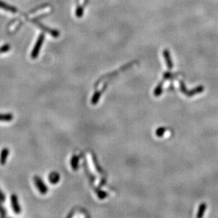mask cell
<instances>
[{
  "label": "cell",
  "mask_w": 218,
  "mask_h": 218,
  "mask_svg": "<svg viewBox=\"0 0 218 218\" xmlns=\"http://www.w3.org/2000/svg\"><path fill=\"white\" fill-rule=\"evenodd\" d=\"M45 40V35L43 34H41L39 36L38 39H37V42H36L35 47H34L33 51L31 52V58L32 59H35V58L37 57V56L39 55L41 47L43 45V43Z\"/></svg>",
  "instance_id": "cell-1"
},
{
  "label": "cell",
  "mask_w": 218,
  "mask_h": 218,
  "mask_svg": "<svg viewBox=\"0 0 218 218\" xmlns=\"http://www.w3.org/2000/svg\"><path fill=\"white\" fill-rule=\"evenodd\" d=\"M33 180L34 182H35V187H37L40 193H42V194H46L48 191V188L45 185V184L43 182V180L41 179V178L37 177V176H35V177H34Z\"/></svg>",
  "instance_id": "cell-2"
},
{
  "label": "cell",
  "mask_w": 218,
  "mask_h": 218,
  "mask_svg": "<svg viewBox=\"0 0 218 218\" xmlns=\"http://www.w3.org/2000/svg\"><path fill=\"white\" fill-rule=\"evenodd\" d=\"M11 203L12 208H13V212L17 215L21 213V207H20L19 203V199H18L17 196L16 194H12L11 196Z\"/></svg>",
  "instance_id": "cell-3"
},
{
  "label": "cell",
  "mask_w": 218,
  "mask_h": 218,
  "mask_svg": "<svg viewBox=\"0 0 218 218\" xmlns=\"http://www.w3.org/2000/svg\"><path fill=\"white\" fill-rule=\"evenodd\" d=\"M107 87V84H105V85L103 86V89L100 90V91H96L95 93H94L93 97H92V99H91V103L93 104V105H96V104L98 103L102 94H103V92L105 91L106 88Z\"/></svg>",
  "instance_id": "cell-4"
},
{
  "label": "cell",
  "mask_w": 218,
  "mask_h": 218,
  "mask_svg": "<svg viewBox=\"0 0 218 218\" xmlns=\"http://www.w3.org/2000/svg\"><path fill=\"white\" fill-rule=\"evenodd\" d=\"M9 154V149L7 148H4L1 150L0 153V165H4L7 163L8 156Z\"/></svg>",
  "instance_id": "cell-5"
},
{
  "label": "cell",
  "mask_w": 218,
  "mask_h": 218,
  "mask_svg": "<svg viewBox=\"0 0 218 218\" xmlns=\"http://www.w3.org/2000/svg\"><path fill=\"white\" fill-rule=\"evenodd\" d=\"M48 180L52 184H57L60 181V175L57 172H52L48 176Z\"/></svg>",
  "instance_id": "cell-6"
},
{
  "label": "cell",
  "mask_w": 218,
  "mask_h": 218,
  "mask_svg": "<svg viewBox=\"0 0 218 218\" xmlns=\"http://www.w3.org/2000/svg\"><path fill=\"white\" fill-rule=\"evenodd\" d=\"M79 160H80V156L77 155H73L71 157V161H70V164H71V167L72 169L74 171H76L79 169Z\"/></svg>",
  "instance_id": "cell-7"
},
{
  "label": "cell",
  "mask_w": 218,
  "mask_h": 218,
  "mask_svg": "<svg viewBox=\"0 0 218 218\" xmlns=\"http://www.w3.org/2000/svg\"><path fill=\"white\" fill-rule=\"evenodd\" d=\"M163 55L165 57L166 64H167V67L169 69H172L173 67V63L172 61V58L170 56V53H169V51L167 50V49H165L163 52Z\"/></svg>",
  "instance_id": "cell-8"
},
{
  "label": "cell",
  "mask_w": 218,
  "mask_h": 218,
  "mask_svg": "<svg viewBox=\"0 0 218 218\" xmlns=\"http://www.w3.org/2000/svg\"><path fill=\"white\" fill-rule=\"evenodd\" d=\"M81 157L83 158V167H84V169H85V174H86V175L88 176V177L89 178L90 181H91V182H93L95 180V178L94 176L92 175V174H91V172H89V170H88V165H87V163H86V160H85V157H84V155H83V154H81Z\"/></svg>",
  "instance_id": "cell-9"
},
{
  "label": "cell",
  "mask_w": 218,
  "mask_h": 218,
  "mask_svg": "<svg viewBox=\"0 0 218 218\" xmlns=\"http://www.w3.org/2000/svg\"><path fill=\"white\" fill-rule=\"evenodd\" d=\"M0 8H1V9H3L4 10H6V11L12 12V13H16L18 11L16 8L7 4V3L4 2V1H1V0H0Z\"/></svg>",
  "instance_id": "cell-10"
},
{
  "label": "cell",
  "mask_w": 218,
  "mask_h": 218,
  "mask_svg": "<svg viewBox=\"0 0 218 218\" xmlns=\"http://www.w3.org/2000/svg\"><path fill=\"white\" fill-rule=\"evenodd\" d=\"M204 91V87L203 86H201V85H200V86H198L196 88H195L194 89L191 90V91H188L187 93L186 94V95L187 96V97H192V96L196 95V94H199V93H202Z\"/></svg>",
  "instance_id": "cell-11"
},
{
  "label": "cell",
  "mask_w": 218,
  "mask_h": 218,
  "mask_svg": "<svg viewBox=\"0 0 218 218\" xmlns=\"http://www.w3.org/2000/svg\"><path fill=\"white\" fill-rule=\"evenodd\" d=\"M93 189H94V191H95V193H97V197H98L100 199L103 200V199H105L106 197H107L108 194H107V192L102 191V190L100 189L99 187H93Z\"/></svg>",
  "instance_id": "cell-12"
},
{
  "label": "cell",
  "mask_w": 218,
  "mask_h": 218,
  "mask_svg": "<svg viewBox=\"0 0 218 218\" xmlns=\"http://www.w3.org/2000/svg\"><path fill=\"white\" fill-rule=\"evenodd\" d=\"M13 119V115L11 113L0 114V121H11Z\"/></svg>",
  "instance_id": "cell-13"
},
{
  "label": "cell",
  "mask_w": 218,
  "mask_h": 218,
  "mask_svg": "<svg viewBox=\"0 0 218 218\" xmlns=\"http://www.w3.org/2000/svg\"><path fill=\"white\" fill-rule=\"evenodd\" d=\"M163 81H160L156 86L155 91H154V95L155 97H159V96L161 95L163 90Z\"/></svg>",
  "instance_id": "cell-14"
},
{
  "label": "cell",
  "mask_w": 218,
  "mask_h": 218,
  "mask_svg": "<svg viewBox=\"0 0 218 218\" xmlns=\"http://www.w3.org/2000/svg\"><path fill=\"white\" fill-rule=\"evenodd\" d=\"M206 208H207L206 204L204 203H201L199 206V211H198V214L196 215V217L198 218L203 217V216L204 215V214H205V210H206Z\"/></svg>",
  "instance_id": "cell-15"
},
{
  "label": "cell",
  "mask_w": 218,
  "mask_h": 218,
  "mask_svg": "<svg viewBox=\"0 0 218 218\" xmlns=\"http://www.w3.org/2000/svg\"><path fill=\"white\" fill-rule=\"evenodd\" d=\"M92 158H93V164L95 165V167L97 169V171L100 174H103V170L102 169V168L100 166L99 163H97V157H96V155H94V154H92Z\"/></svg>",
  "instance_id": "cell-16"
},
{
  "label": "cell",
  "mask_w": 218,
  "mask_h": 218,
  "mask_svg": "<svg viewBox=\"0 0 218 218\" xmlns=\"http://www.w3.org/2000/svg\"><path fill=\"white\" fill-rule=\"evenodd\" d=\"M166 131H167V129L165 127H160L155 131V135L158 137H162L165 134Z\"/></svg>",
  "instance_id": "cell-17"
},
{
  "label": "cell",
  "mask_w": 218,
  "mask_h": 218,
  "mask_svg": "<svg viewBox=\"0 0 218 218\" xmlns=\"http://www.w3.org/2000/svg\"><path fill=\"white\" fill-rule=\"evenodd\" d=\"M179 84H180V91H181V93H182L183 94H184V95H186V94L187 93L188 91H187V87H186L183 81H180Z\"/></svg>",
  "instance_id": "cell-18"
},
{
  "label": "cell",
  "mask_w": 218,
  "mask_h": 218,
  "mask_svg": "<svg viewBox=\"0 0 218 218\" xmlns=\"http://www.w3.org/2000/svg\"><path fill=\"white\" fill-rule=\"evenodd\" d=\"M83 7L78 6L77 9H76V15L77 17L80 18V17H81L82 16H83Z\"/></svg>",
  "instance_id": "cell-19"
},
{
  "label": "cell",
  "mask_w": 218,
  "mask_h": 218,
  "mask_svg": "<svg viewBox=\"0 0 218 218\" xmlns=\"http://www.w3.org/2000/svg\"><path fill=\"white\" fill-rule=\"evenodd\" d=\"M1 201H0V216L1 217H4L7 216V213H6V210L4 208L2 205H1Z\"/></svg>",
  "instance_id": "cell-20"
},
{
  "label": "cell",
  "mask_w": 218,
  "mask_h": 218,
  "mask_svg": "<svg viewBox=\"0 0 218 218\" xmlns=\"http://www.w3.org/2000/svg\"><path fill=\"white\" fill-rule=\"evenodd\" d=\"M10 49V46L9 45H5L2 46L1 47H0V53L3 52H7Z\"/></svg>",
  "instance_id": "cell-21"
},
{
  "label": "cell",
  "mask_w": 218,
  "mask_h": 218,
  "mask_svg": "<svg viewBox=\"0 0 218 218\" xmlns=\"http://www.w3.org/2000/svg\"><path fill=\"white\" fill-rule=\"evenodd\" d=\"M174 76L175 75L172 74V73H169V72H167V73H165V74H164V80H169L173 79Z\"/></svg>",
  "instance_id": "cell-22"
},
{
  "label": "cell",
  "mask_w": 218,
  "mask_h": 218,
  "mask_svg": "<svg viewBox=\"0 0 218 218\" xmlns=\"http://www.w3.org/2000/svg\"><path fill=\"white\" fill-rule=\"evenodd\" d=\"M6 200V196L4 194V193L2 191L0 190V201H1V202H4Z\"/></svg>",
  "instance_id": "cell-23"
}]
</instances>
